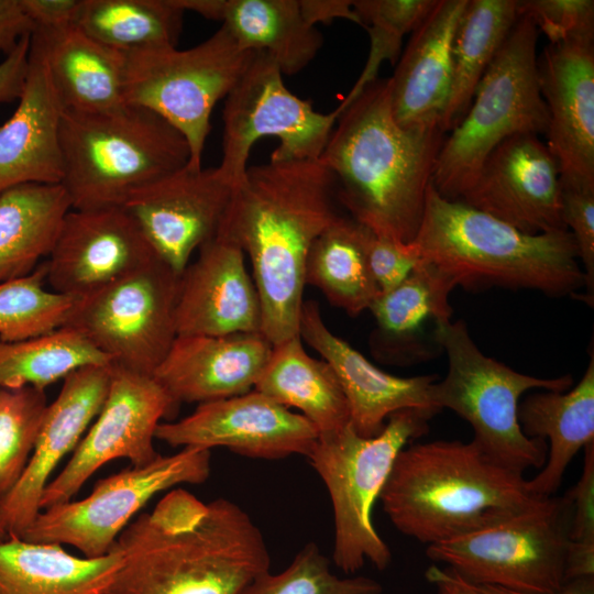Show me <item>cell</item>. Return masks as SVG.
Returning a JSON list of instances; mask_svg holds the SVG:
<instances>
[{"label": "cell", "instance_id": "25", "mask_svg": "<svg viewBox=\"0 0 594 594\" xmlns=\"http://www.w3.org/2000/svg\"><path fill=\"white\" fill-rule=\"evenodd\" d=\"M468 0H437L388 77L391 107L403 128L439 124L452 81V45Z\"/></svg>", "mask_w": 594, "mask_h": 594}, {"label": "cell", "instance_id": "17", "mask_svg": "<svg viewBox=\"0 0 594 594\" xmlns=\"http://www.w3.org/2000/svg\"><path fill=\"white\" fill-rule=\"evenodd\" d=\"M234 187L218 166L186 165L139 189L122 207L160 257L182 275L194 252L217 234Z\"/></svg>", "mask_w": 594, "mask_h": 594}, {"label": "cell", "instance_id": "2", "mask_svg": "<svg viewBox=\"0 0 594 594\" xmlns=\"http://www.w3.org/2000/svg\"><path fill=\"white\" fill-rule=\"evenodd\" d=\"M333 177L320 160L270 161L248 167L219 230L248 255L274 345L299 336L309 250L339 216Z\"/></svg>", "mask_w": 594, "mask_h": 594}, {"label": "cell", "instance_id": "43", "mask_svg": "<svg viewBox=\"0 0 594 594\" xmlns=\"http://www.w3.org/2000/svg\"><path fill=\"white\" fill-rule=\"evenodd\" d=\"M561 220L574 238L578 256L585 276L583 299H594V186L562 185Z\"/></svg>", "mask_w": 594, "mask_h": 594}, {"label": "cell", "instance_id": "30", "mask_svg": "<svg viewBox=\"0 0 594 594\" xmlns=\"http://www.w3.org/2000/svg\"><path fill=\"white\" fill-rule=\"evenodd\" d=\"M122 562L116 543L107 554L87 558L61 544L9 537L0 542V594H103Z\"/></svg>", "mask_w": 594, "mask_h": 594}, {"label": "cell", "instance_id": "54", "mask_svg": "<svg viewBox=\"0 0 594 594\" xmlns=\"http://www.w3.org/2000/svg\"><path fill=\"white\" fill-rule=\"evenodd\" d=\"M9 536L8 534L4 531V529L0 526V542L8 539Z\"/></svg>", "mask_w": 594, "mask_h": 594}, {"label": "cell", "instance_id": "38", "mask_svg": "<svg viewBox=\"0 0 594 594\" xmlns=\"http://www.w3.org/2000/svg\"><path fill=\"white\" fill-rule=\"evenodd\" d=\"M46 285L45 262L25 276L0 283L1 341H22L64 327L77 298Z\"/></svg>", "mask_w": 594, "mask_h": 594}, {"label": "cell", "instance_id": "48", "mask_svg": "<svg viewBox=\"0 0 594 594\" xmlns=\"http://www.w3.org/2000/svg\"><path fill=\"white\" fill-rule=\"evenodd\" d=\"M34 31L35 25L23 11L20 0H0V52L8 55Z\"/></svg>", "mask_w": 594, "mask_h": 594}, {"label": "cell", "instance_id": "53", "mask_svg": "<svg viewBox=\"0 0 594 594\" xmlns=\"http://www.w3.org/2000/svg\"><path fill=\"white\" fill-rule=\"evenodd\" d=\"M175 3L186 11H193L201 16L221 21L224 0H175Z\"/></svg>", "mask_w": 594, "mask_h": 594}, {"label": "cell", "instance_id": "39", "mask_svg": "<svg viewBox=\"0 0 594 594\" xmlns=\"http://www.w3.org/2000/svg\"><path fill=\"white\" fill-rule=\"evenodd\" d=\"M437 0H355L352 7L360 25L370 36L366 64L350 92L359 95L377 79L383 62L398 59L405 34L413 32L429 14Z\"/></svg>", "mask_w": 594, "mask_h": 594}, {"label": "cell", "instance_id": "22", "mask_svg": "<svg viewBox=\"0 0 594 594\" xmlns=\"http://www.w3.org/2000/svg\"><path fill=\"white\" fill-rule=\"evenodd\" d=\"M179 278L177 336L262 333V308L244 252L222 230L199 248Z\"/></svg>", "mask_w": 594, "mask_h": 594}, {"label": "cell", "instance_id": "50", "mask_svg": "<svg viewBox=\"0 0 594 594\" xmlns=\"http://www.w3.org/2000/svg\"><path fill=\"white\" fill-rule=\"evenodd\" d=\"M594 576V544L569 542L565 556V581Z\"/></svg>", "mask_w": 594, "mask_h": 594}, {"label": "cell", "instance_id": "5", "mask_svg": "<svg viewBox=\"0 0 594 594\" xmlns=\"http://www.w3.org/2000/svg\"><path fill=\"white\" fill-rule=\"evenodd\" d=\"M411 243L420 260L432 264L454 287L532 289L551 297L585 290L570 231L525 233L463 202L443 198L432 183Z\"/></svg>", "mask_w": 594, "mask_h": 594}, {"label": "cell", "instance_id": "49", "mask_svg": "<svg viewBox=\"0 0 594 594\" xmlns=\"http://www.w3.org/2000/svg\"><path fill=\"white\" fill-rule=\"evenodd\" d=\"M306 21L316 26L317 23H330L336 19H345L360 24L350 0H299Z\"/></svg>", "mask_w": 594, "mask_h": 594}, {"label": "cell", "instance_id": "21", "mask_svg": "<svg viewBox=\"0 0 594 594\" xmlns=\"http://www.w3.org/2000/svg\"><path fill=\"white\" fill-rule=\"evenodd\" d=\"M594 37L548 44L538 56L547 146L562 185L594 186Z\"/></svg>", "mask_w": 594, "mask_h": 594}, {"label": "cell", "instance_id": "8", "mask_svg": "<svg viewBox=\"0 0 594 594\" xmlns=\"http://www.w3.org/2000/svg\"><path fill=\"white\" fill-rule=\"evenodd\" d=\"M435 413L404 409L391 415L380 433L365 438L349 424L340 432L318 438L307 455L323 481L333 508L332 560L344 573L365 561L385 570L392 553L372 521L374 503L389 476L397 454L429 431Z\"/></svg>", "mask_w": 594, "mask_h": 594}, {"label": "cell", "instance_id": "12", "mask_svg": "<svg viewBox=\"0 0 594 594\" xmlns=\"http://www.w3.org/2000/svg\"><path fill=\"white\" fill-rule=\"evenodd\" d=\"M180 275L160 256L77 298L64 324L114 366L153 376L177 337Z\"/></svg>", "mask_w": 594, "mask_h": 594}, {"label": "cell", "instance_id": "10", "mask_svg": "<svg viewBox=\"0 0 594 594\" xmlns=\"http://www.w3.org/2000/svg\"><path fill=\"white\" fill-rule=\"evenodd\" d=\"M122 96L128 106L147 109L174 127L189 147L188 167H202L215 106L249 66L254 51L242 48L221 26L200 44L125 53Z\"/></svg>", "mask_w": 594, "mask_h": 594}, {"label": "cell", "instance_id": "35", "mask_svg": "<svg viewBox=\"0 0 594 594\" xmlns=\"http://www.w3.org/2000/svg\"><path fill=\"white\" fill-rule=\"evenodd\" d=\"M305 285L351 317L370 309L381 292L367 263L362 224L340 215L321 232L307 256Z\"/></svg>", "mask_w": 594, "mask_h": 594}, {"label": "cell", "instance_id": "55", "mask_svg": "<svg viewBox=\"0 0 594 594\" xmlns=\"http://www.w3.org/2000/svg\"><path fill=\"white\" fill-rule=\"evenodd\" d=\"M103 594H109V593H103Z\"/></svg>", "mask_w": 594, "mask_h": 594}, {"label": "cell", "instance_id": "16", "mask_svg": "<svg viewBox=\"0 0 594 594\" xmlns=\"http://www.w3.org/2000/svg\"><path fill=\"white\" fill-rule=\"evenodd\" d=\"M318 438L316 428L302 415L254 389L199 404L190 415L161 422L155 431V439L172 447H224L266 460L307 457Z\"/></svg>", "mask_w": 594, "mask_h": 594}, {"label": "cell", "instance_id": "7", "mask_svg": "<svg viewBox=\"0 0 594 594\" xmlns=\"http://www.w3.org/2000/svg\"><path fill=\"white\" fill-rule=\"evenodd\" d=\"M538 34L528 18L518 16L464 117L446 136L432 176L443 198L458 200L503 141L517 134L546 135L549 113L539 86Z\"/></svg>", "mask_w": 594, "mask_h": 594}, {"label": "cell", "instance_id": "24", "mask_svg": "<svg viewBox=\"0 0 594 594\" xmlns=\"http://www.w3.org/2000/svg\"><path fill=\"white\" fill-rule=\"evenodd\" d=\"M273 344L261 332L177 336L153 377L174 403H208L254 389Z\"/></svg>", "mask_w": 594, "mask_h": 594}, {"label": "cell", "instance_id": "33", "mask_svg": "<svg viewBox=\"0 0 594 594\" xmlns=\"http://www.w3.org/2000/svg\"><path fill=\"white\" fill-rule=\"evenodd\" d=\"M221 22L242 48L267 53L283 75L306 68L323 43L299 0H224Z\"/></svg>", "mask_w": 594, "mask_h": 594}, {"label": "cell", "instance_id": "32", "mask_svg": "<svg viewBox=\"0 0 594 594\" xmlns=\"http://www.w3.org/2000/svg\"><path fill=\"white\" fill-rule=\"evenodd\" d=\"M70 209L61 184H23L0 194V283L30 274L50 255Z\"/></svg>", "mask_w": 594, "mask_h": 594}, {"label": "cell", "instance_id": "14", "mask_svg": "<svg viewBox=\"0 0 594 594\" xmlns=\"http://www.w3.org/2000/svg\"><path fill=\"white\" fill-rule=\"evenodd\" d=\"M210 471L208 449L185 447L175 454H160L148 464L98 481L92 492L80 501L42 509L21 539L69 544L84 557H102L152 497L179 484H201Z\"/></svg>", "mask_w": 594, "mask_h": 594}, {"label": "cell", "instance_id": "1", "mask_svg": "<svg viewBox=\"0 0 594 594\" xmlns=\"http://www.w3.org/2000/svg\"><path fill=\"white\" fill-rule=\"evenodd\" d=\"M123 554L109 594H238L270 571L257 525L227 498L168 492L118 537Z\"/></svg>", "mask_w": 594, "mask_h": 594}, {"label": "cell", "instance_id": "46", "mask_svg": "<svg viewBox=\"0 0 594 594\" xmlns=\"http://www.w3.org/2000/svg\"><path fill=\"white\" fill-rule=\"evenodd\" d=\"M35 30L77 26L84 0H20Z\"/></svg>", "mask_w": 594, "mask_h": 594}, {"label": "cell", "instance_id": "29", "mask_svg": "<svg viewBox=\"0 0 594 594\" xmlns=\"http://www.w3.org/2000/svg\"><path fill=\"white\" fill-rule=\"evenodd\" d=\"M518 421L529 438L549 440L541 471L528 480L530 493L550 497L558 491L572 459L594 442V354L581 381L570 391H540L518 406Z\"/></svg>", "mask_w": 594, "mask_h": 594}, {"label": "cell", "instance_id": "34", "mask_svg": "<svg viewBox=\"0 0 594 594\" xmlns=\"http://www.w3.org/2000/svg\"><path fill=\"white\" fill-rule=\"evenodd\" d=\"M518 19L517 0H468L452 45V81L441 129L464 117L476 87Z\"/></svg>", "mask_w": 594, "mask_h": 594}, {"label": "cell", "instance_id": "47", "mask_svg": "<svg viewBox=\"0 0 594 594\" xmlns=\"http://www.w3.org/2000/svg\"><path fill=\"white\" fill-rule=\"evenodd\" d=\"M30 46L31 35H28L0 63V103L21 97L29 70Z\"/></svg>", "mask_w": 594, "mask_h": 594}, {"label": "cell", "instance_id": "41", "mask_svg": "<svg viewBox=\"0 0 594 594\" xmlns=\"http://www.w3.org/2000/svg\"><path fill=\"white\" fill-rule=\"evenodd\" d=\"M382 585L366 576L340 578L315 542L305 544L279 573L258 575L238 594H382Z\"/></svg>", "mask_w": 594, "mask_h": 594}, {"label": "cell", "instance_id": "28", "mask_svg": "<svg viewBox=\"0 0 594 594\" xmlns=\"http://www.w3.org/2000/svg\"><path fill=\"white\" fill-rule=\"evenodd\" d=\"M40 48L64 112L106 113L125 106L122 96L124 55L78 26L35 30Z\"/></svg>", "mask_w": 594, "mask_h": 594}, {"label": "cell", "instance_id": "42", "mask_svg": "<svg viewBox=\"0 0 594 594\" xmlns=\"http://www.w3.org/2000/svg\"><path fill=\"white\" fill-rule=\"evenodd\" d=\"M517 14L528 18L549 44L594 37L593 0H517Z\"/></svg>", "mask_w": 594, "mask_h": 594}, {"label": "cell", "instance_id": "19", "mask_svg": "<svg viewBox=\"0 0 594 594\" xmlns=\"http://www.w3.org/2000/svg\"><path fill=\"white\" fill-rule=\"evenodd\" d=\"M160 256L122 207L70 209L45 261L50 289L82 297Z\"/></svg>", "mask_w": 594, "mask_h": 594}, {"label": "cell", "instance_id": "11", "mask_svg": "<svg viewBox=\"0 0 594 594\" xmlns=\"http://www.w3.org/2000/svg\"><path fill=\"white\" fill-rule=\"evenodd\" d=\"M572 503L544 497L496 525L430 544L426 554L473 585L548 593L565 582Z\"/></svg>", "mask_w": 594, "mask_h": 594}, {"label": "cell", "instance_id": "9", "mask_svg": "<svg viewBox=\"0 0 594 594\" xmlns=\"http://www.w3.org/2000/svg\"><path fill=\"white\" fill-rule=\"evenodd\" d=\"M437 337L448 359L447 374L433 388L438 408H448L469 422L471 441L501 465L522 473L541 469L547 444L522 432L518 421L520 397L536 389L568 391L573 378L527 375L485 355L462 320L442 323Z\"/></svg>", "mask_w": 594, "mask_h": 594}, {"label": "cell", "instance_id": "51", "mask_svg": "<svg viewBox=\"0 0 594 594\" xmlns=\"http://www.w3.org/2000/svg\"><path fill=\"white\" fill-rule=\"evenodd\" d=\"M426 578L436 585L439 594H480L471 583L449 568L440 569L431 565L426 571Z\"/></svg>", "mask_w": 594, "mask_h": 594}, {"label": "cell", "instance_id": "6", "mask_svg": "<svg viewBox=\"0 0 594 594\" xmlns=\"http://www.w3.org/2000/svg\"><path fill=\"white\" fill-rule=\"evenodd\" d=\"M63 179L72 209L123 206L139 189L189 163L185 138L156 113L133 106L106 113L64 112Z\"/></svg>", "mask_w": 594, "mask_h": 594}, {"label": "cell", "instance_id": "18", "mask_svg": "<svg viewBox=\"0 0 594 594\" xmlns=\"http://www.w3.org/2000/svg\"><path fill=\"white\" fill-rule=\"evenodd\" d=\"M560 194L559 166L547 144L537 134H517L488 154L457 201L525 233L540 234L566 230Z\"/></svg>", "mask_w": 594, "mask_h": 594}, {"label": "cell", "instance_id": "20", "mask_svg": "<svg viewBox=\"0 0 594 594\" xmlns=\"http://www.w3.org/2000/svg\"><path fill=\"white\" fill-rule=\"evenodd\" d=\"M111 374V364H92L63 380L59 394L47 405L24 472L0 502V526L9 537L21 538L41 512V498L52 473L75 450L99 414Z\"/></svg>", "mask_w": 594, "mask_h": 594}, {"label": "cell", "instance_id": "31", "mask_svg": "<svg viewBox=\"0 0 594 594\" xmlns=\"http://www.w3.org/2000/svg\"><path fill=\"white\" fill-rule=\"evenodd\" d=\"M287 408H296L319 438L333 436L350 424L348 400L331 366L309 355L300 336L274 344L254 386Z\"/></svg>", "mask_w": 594, "mask_h": 594}, {"label": "cell", "instance_id": "3", "mask_svg": "<svg viewBox=\"0 0 594 594\" xmlns=\"http://www.w3.org/2000/svg\"><path fill=\"white\" fill-rule=\"evenodd\" d=\"M339 114L320 161L349 217L376 234L411 243L446 139L439 124L403 128L394 119L388 78L375 79Z\"/></svg>", "mask_w": 594, "mask_h": 594}, {"label": "cell", "instance_id": "27", "mask_svg": "<svg viewBox=\"0 0 594 594\" xmlns=\"http://www.w3.org/2000/svg\"><path fill=\"white\" fill-rule=\"evenodd\" d=\"M451 280L420 260L395 288L380 293L370 307L375 322L377 352L386 361L409 365L433 359L442 349L439 327L452 320Z\"/></svg>", "mask_w": 594, "mask_h": 594}, {"label": "cell", "instance_id": "13", "mask_svg": "<svg viewBox=\"0 0 594 594\" xmlns=\"http://www.w3.org/2000/svg\"><path fill=\"white\" fill-rule=\"evenodd\" d=\"M339 105L321 113L287 89L283 73L264 51L254 55L238 82L224 98L220 172L235 186L248 170L254 144L275 138L278 146L270 161L319 160L337 119Z\"/></svg>", "mask_w": 594, "mask_h": 594}, {"label": "cell", "instance_id": "40", "mask_svg": "<svg viewBox=\"0 0 594 594\" xmlns=\"http://www.w3.org/2000/svg\"><path fill=\"white\" fill-rule=\"evenodd\" d=\"M47 405L45 389L0 388V502L26 468Z\"/></svg>", "mask_w": 594, "mask_h": 594}, {"label": "cell", "instance_id": "52", "mask_svg": "<svg viewBox=\"0 0 594 594\" xmlns=\"http://www.w3.org/2000/svg\"><path fill=\"white\" fill-rule=\"evenodd\" d=\"M473 586L480 594H594V576L568 580L558 590L548 593L517 592L494 585Z\"/></svg>", "mask_w": 594, "mask_h": 594}, {"label": "cell", "instance_id": "26", "mask_svg": "<svg viewBox=\"0 0 594 594\" xmlns=\"http://www.w3.org/2000/svg\"><path fill=\"white\" fill-rule=\"evenodd\" d=\"M0 127V194L23 184H61L63 109L37 45L31 40L25 86Z\"/></svg>", "mask_w": 594, "mask_h": 594}, {"label": "cell", "instance_id": "15", "mask_svg": "<svg viewBox=\"0 0 594 594\" xmlns=\"http://www.w3.org/2000/svg\"><path fill=\"white\" fill-rule=\"evenodd\" d=\"M111 367L105 403L69 461L47 484L41 510L72 501L109 461L128 459L141 466L160 455L154 448L156 428L177 405L153 376Z\"/></svg>", "mask_w": 594, "mask_h": 594}, {"label": "cell", "instance_id": "37", "mask_svg": "<svg viewBox=\"0 0 594 594\" xmlns=\"http://www.w3.org/2000/svg\"><path fill=\"white\" fill-rule=\"evenodd\" d=\"M92 364H111L79 332L62 327L40 337L4 342L0 340V388L46 386L72 372Z\"/></svg>", "mask_w": 594, "mask_h": 594}, {"label": "cell", "instance_id": "36", "mask_svg": "<svg viewBox=\"0 0 594 594\" xmlns=\"http://www.w3.org/2000/svg\"><path fill=\"white\" fill-rule=\"evenodd\" d=\"M184 13L175 0H84L77 26L125 54L176 46Z\"/></svg>", "mask_w": 594, "mask_h": 594}, {"label": "cell", "instance_id": "4", "mask_svg": "<svg viewBox=\"0 0 594 594\" xmlns=\"http://www.w3.org/2000/svg\"><path fill=\"white\" fill-rule=\"evenodd\" d=\"M524 473L501 465L472 441L407 444L381 492L402 534L427 546L496 525L538 504Z\"/></svg>", "mask_w": 594, "mask_h": 594}, {"label": "cell", "instance_id": "23", "mask_svg": "<svg viewBox=\"0 0 594 594\" xmlns=\"http://www.w3.org/2000/svg\"><path fill=\"white\" fill-rule=\"evenodd\" d=\"M299 336L336 373L348 400L350 424L360 436H376L399 410L441 411L433 399L437 375L400 377L381 370L328 328L314 300L304 301Z\"/></svg>", "mask_w": 594, "mask_h": 594}, {"label": "cell", "instance_id": "45", "mask_svg": "<svg viewBox=\"0 0 594 594\" xmlns=\"http://www.w3.org/2000/svg\"><path fill=\"white\" fill-rule=\"evenodd\" d=\"M566 494L572 503L570 540L594 544V442L584 447L581 477Z\"/></svg>", "mask_w": 594, "mask_h": 594}, {"label": "cell", "instance_id": "44", "mask_svg": "<svg viewBox=\"0 0 594 594\" xmlns=\"http://www.w3.org/2000/svg\"><path fill=\"white\" fill-rule=\"evenodd\" d=\"M364 245L371 273L381 293L398 286L420 261L413 243L396 242L376 234L366 227H364Z\"/></svg>", "mask_w": 594, "mask_h": 594}]
</instances>
